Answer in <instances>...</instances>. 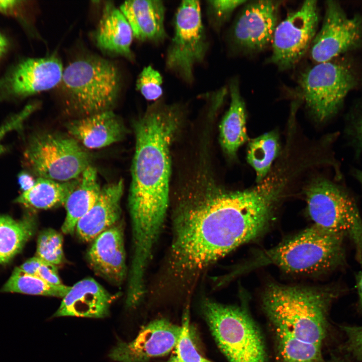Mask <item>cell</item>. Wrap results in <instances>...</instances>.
<instances>
[{
  "mask_svg": "<svg viewBox=\"0 0 362 362\" xmlns=\"http://www.w3.org/2000/svg\"><path fill=\"white\" fill-rule=\"evenodd\" d=\"M284 188L277 176L269 174L249 189H208L185 198L173 214L164 282L188 286L211 264L257 237L267 226Z\"/></svg>",
  "mask_w": 362,
  "mask_h": 362,
  "instance_id": "6da1fadb",
  "label": "cell"
},
{
  "mask_svg": "<svg viewBox=\"0 0 362 362\" xmlns=\"http://www.w3.org/2000/svg\"><path fill=\"white\" fill-rule=\"evenodd\" d=\"M183 115L178 105L157 102L134 123L136 144L129 208L132 256L151 259L169 203V148Z\"/></svg>",
  "mask_w": 362,
  "mask_h": 362,
  "instance_id": "7a4b0ae2",
  "label": "cell"
},
{
  "mask_svg": "<svg viewBox=\"0 0 362 362\" xmlns=\"http://www.w3.org/2000/svg\"><path fill=\"white\" fill-rule=\"evenodd\" d=\"M339 294L334 287L315 288L273 284L264 292L262 307L274 329L322 346L327 332L328 310Z\"/></svg>",
  "mask_w": 362,
  "mask_h": 362,
  "instance_id": "3957f363",
  "label": "cell"
},
{
  "mask_svg": "<svg viewBox=\"0 0 362 362\" xmlns=\"http://www.w3.org/2000/svg\"><path fill=\"white\" fill-rule=\"evenodd\" d=\"M345 237L313 224L259 253L239 270L273 264L291 274L326 273L342 265L345 261Z\"/></svg>",
  "mask_w": 362,
  "mask_h": 362,
  "instance_id": "277c9868",
  "label": "cell"
},
{
  "mask_svg": "<svg viewBox=\"0 0 362 362\" xmlns=\"http://www.w3.org/2000/svg\"><path fill=\"white\" fill-rule=\"evenodd\" d=\"M113 62L98 56L77 58L64 69L59 85L69 109L82 117L111 110L120 89Z\"/></svg>",
  "mask_w": 362,
  "mask_h": 362,
  "instance_id": "5b68a950",
  "label": "cell"
},
{
  "mask_svg": "<svg viewBox=\"0 0 362 362\" xmlns=\"http://www.w3.org/2000/svg\"><path fill=\"white\" fill-rule=\"evenodd\" d=\"M202 312L221 352L229 362H267L263 337L241 307L205 299Z\"/></svg>",
  "mask_w": 362,
  "mask_h": 362,
  "instance_id": "8992f818",
  "label": "cell"
},
{
  "mask_svg": "<svg viewBox=\"0 0 362 362\" xmlns=\"http://www.w3.org/2000/svg\"><path fill=\"white\" fill-rule=\"evenodd\" d=\"M358 81L354 66L342 59L317 63L302 71L298 79L302 99L319 122L338 111Z\"/></svg>",
  "mask_w": 362,
  "mask_h": 362,
  "instance_id": "52a82bcc",
  "label": "cell"
},
{
  "mask_svg": "<svg viewBox=\"0 0 362 362\" xmlns=\"http://www.w3.org/2000/svg\"><path fill=\"white\" fill-rule=\"evenodd\" d=\"M305 194L314 225L348 237L357 260L362 263V218L353 198L341 187L323 177L312 181Z\"/></svg>",
  "mask_w": 362,
  "mask_h": 362,
  "instance_id": "ba28073f",
  "label": "cell"
},
{
  "mask_svg": "<svg viewBox=\"0 0 362 362\" xmlns=\"http://www.w3.org/2000/svg\"><path fill=\"white\" fill-rule=\"evenodd\" d=\"M24 160L39 177L60 182L78 178L90 165L89 156L78 141L55 132L32 136L24 150Z\"/></svg>",
  "mask_w": 362,
  "mask_h": 362,
  "instance_id": "9c48e42d",
  "label": "cell"
},
{
  "mask_svg": "<svg viewBox=\"0 0 362 362\" xmlns=\"http://www.w3.org/2000/svg\"><path fill=\"white\" fill-rule=\"evenodd\" d=\"M174 32L167 49L166 67L184 81L192 83L195 65L202 62L208 49L200 2L183 1L174 18Z\"/></svg>",
  "mask_w": 362,
  "mask_h": 362,
  "instance_id": "30bf717a",
  "label": "cell"
},
{
  "mask_svg": "<svg viewBox=\"0 0 362 362\" xmlns=\"http://www.w3.org/2000/svg\"><path fill=\"white\" fill-rule=\"evenodd\" d=\"M319 18L316 1H304L298 10L290 13L275 29L269 62L281 70L296 65L312 44Z\"/></svg>",
  "mask_w": 362,
  "mask_h": 362,
  "instance_id": "8fae6325",
  "label": "cell"
},
{
  "mask_svg": "<svg viewBox=\"0 0 362 362\" xmlns=\"http://www.w3.org/2000/svg\"><path fill=\"white\" fill-rule=\"evenodd\" d=\"M362 46V16L347 15L336 1H327L322 26L311 45L316 63L329 61Z\"/></svg>",
  "mask_w": 362,
  "mask_h": 362,
  "instance_id": "7c38bea8",
  "label": "cell"
},
{
  "mask_svg": "<svg viewBox=\"0 0 362 362\" xmlns=\"http://www.w3.org/2000/svg\"><path fill=\"white\" fill-rule=\"evenodd\" d=\"M64 68L55 56L24 59L0 77V103L51 89L61 82Z\"/></svg>",
  "mask_w": 362,
  "mask_h": 362,
  "instance_id": "4fadbf2b",
  "label": "cell"
},
{
  "mask_svg": "<svg viewBox=\"0 0 362 362\" xmlns=\"http://www.w3.org/2000/svg\"><path fill=\"white\" fill-rule=\"evenodd\" d=\"M181 325L165 318L153 320L142 327L130 341H118L108 356L116 362H148L167 355L175 346Z\"/></svg>",
  "mask_w": 362,
  "mask_h": 362,
  "instance_id": "5bb4252c",
  "label": "cell"
},
{
  "mask_svg": "<svg viewBox=\"0 0 362 362\" xmlns=\"http://www.w3.org/2000/svg\"><path fill=\"white\" fill-rule=\"evenodd\" d=\"M281 4L277 1L246 3L231 30L234 46L245 52H256L272 44Z\"/></svg>",
  "mask_w": 362,
  "mask_h": 362,
  "instance_id": "9a60e30c",
  "label": "cell"
},
{
  "mask_svg": "<svg viewBox=\"0 0 362 362\" xmlns=\"http://www.w3.org/2000/svg\"><path fill=\"white\" fill-rule=\"evenodd\" d=\"M90 266L99 276L117 286L127 276L124 231L117 223L98 235L87 253Z\"/></svg>",
  "mask_w": 362,
  "mask_h": 362,
  "instance_id": "2e32d148",
  "label": "cell"
},
{
  "mask_svg": "<svg viewBox=\"0 0 362 362\" xmlns=\"http://www.w3.org/2000/svg\"><path fill=\"white\" fill-rule=\"evenodd\" d=\"M116 298L94 279H83L71 287L52 317L104 318Z\"/></svg>",
  "mask_w": 362,
  "mask_h": 362,
  "instance_id": "e0dca14e",
  "label": "cell"
},
{
  "mask_svg": "<svg viewBox=\"0 0 362 362\" xmlns=\"http://www.w3.org/2000/svg\"><path fill=\"white\" fill-rule=\"evenodd\" d=\"M122 179L105 185L91 209L78 221L75 231L80 239L93 241L103 232L117 224L121 215Z\"/></svg>",
  "mask_w": 362,
  "mask_h": 362,
  "instance_id": "ac0fdd59",
  "label": "cell"
},
{
  "mask_svg": "<svg viewBox=\"0 0 362 362\" xmlns=\"http://www.w3.org/2000/svg\"><path fill=\"white\" fill-rule=\"evenodd\" d=\"M65 126L70 136L91 149L105 147L120 141L126 133L123 122L111 110L81 117Z\"/></svg>",
  "mask_w": 362,
  "mask_h": 362,
  "instance_id": "d6986e66",
  "label": "cell"
},
{
  "mask_svg": "<svg viewBox=\"0 0 362 362\" xmlns=\"http://www.w3.org/2000/svg\"><path fill=\"white\" fill-rule=\"evenodd\" d=\"M119 9L138 40L158 43L166 38L165 7L161 1H127Z\"/></svg>",
  "mask_w": 362,
  "mask_h": 362,
  "instance_id": "ffe728a7",
  "label": "cell"
},
{
  "mask_svg": "<svg viewBox=\"0 0 362 362\" xmlns=\"http://www.w3.org/2000/svg\"><path fill=\"white\" fill-rule=\"evenodd\" d=\"M133 37L132 29L120 9L112 4H106L95 33L97 46L108 53L132 59Z\"/></svg>",
  "mask_w": 362,
  "mask_h": 362,
  "instance_id": "44dd1931",
  "label": "cell"
},
{
  "mask_svg": "<svg viewBox=\"0 0 362 362\" xmlns=\"http://www.w3.org/2000/svg\"><path fill=\"white\" fill-rule=\"evenodd\" d=\"M101 189L96 169L90 165L79 177L64 204L66 214L61 227L64 234L74 233L78 221L95 204Z\"/></svg>",
  "mask_w": 362,
  "mask_h": 362,
  "instance_id": "7402d4cb",
  "label": "cell"
},
{
  "mask_svg": "<svg viewBox=\"0 0 362 362\" xmlns=\"http://www.w3.org/2000/svg\"><path fill=\"white\" fill-rule=\"evenodd\" d=\"M229 90L231 102L220 124V139L224 152L234 157L239 148L247 141L248 136L245 106L237 79L230 81Z\"/></svg>",
  "mask_w": 362,
  "mask_h": 362,
  "instance_id": "603a6c76",
  "label": "cell"
},
{
  "mask_svg": "<svg viewBox=\"0 0 362 362\" xmlns=\"http://www.w3.org/2000/svg\"><path fill=\"white\" fill-rule=\"evenodd\" d=\"M79 177L66 182L39 177L33 187L23 192L15 202L37 209H48L64 205L77 186Z\"/></svg>",
  "mask_w": 362,
  "mask_h": 362,
  "instance_id": "cb8c5ba5",
  "label": "cell"
},
{
  "mask_svg": "<svg viewBox=\"0 0 362 362\" xmlns=\"http://www.w3.org/2000/svg\"><path fill=\"white\" fill-rule=\"evenodd\" d=\"M36 227L35 218L32 215L19 220L0 215V265L9 262L22 249Z\"/></svg>",
  "mask_w": 362,
  "mask_h": 362,
  "instance_id": "d4e9b609",
  "label": "cell"
},
{
  "mask_svg": "<svg viewBox=\"0 0 362 362\" xmlns=\"http://www.w3.org/2000/svg\"><path fill=\"white\" fill-rule=\"evenodd\" d=\"M280 151L278 134L272 131L251 140L247 150V160L256 173L257 184L269 174Z\"/></svg>",
  "mask_w": 362,
  "mask_h": 362,
  "instance_id": "484cf974",
  "label": "cell"
},
{
  "mask_svg": "<svg viewBox=\"0 0 362 362\" xmlns=\"http://www.w3.org/2000/svg\"><path fill=\"white\" fill-rule=\"evenodd\" d=\"M70 288L71 286L63 284L56 285L50 284L37 276L27 274L17 267L1 291L3 292L63 298Z\"/></svg>",
  "mask_w": 362,
  "mask_h": 362,
  "instance_id": "4316f807",
  "label": "cell"
},
{
  "mask_svg": "<svg viewBox=\"0 0 362 362\" xmlns=\"http://www.w3.org/2000/svg\"><path fill=\"white\" fill-rule=\"evenodd\" d=\"M278 362H324L322 346L300 340L274 329Z\"/></svg>",
  "mask_w": 362,
  "mask_h": 362,
  "instance_id": "83f0119b",
  "label": "cell"
},
{
  "mask_svg": "<svg viewBox=\"0 0 362 362\" xmlns=\"http://www.w3.org/2000/svg\"><path fill=\"white\" fill-rule=\"evenodd\" d=\"M189 314L188 306L183 313L180 336L167 362H214L198 349L192 336Z\"/></svg>",
  "mask_w": 362,
  "mask_h": 362,
  "instance_id": "f1b7e54d",
  "label": "cell"
},
{
  "mask_svg": "<svg viewBox=\"0 0 362 362\" xmlns=\"http://www.w3.org/2000/svg\"><path fill=\"white\" fill-rule=\"evenodd\" d=\"M35 256L56 266L61 264L64 260L62 235L53 229L43 230L38 236Z\"/></svg>",
  "mask_w": 362,
  "mask_h": 362,
  "instance_id": "f546056e",
  "label": "cell"
},
{
  "mask_svg": "<svg viewBox=\"0 0 362 362\" xmlns=\"http://www.w3.org/2000/svg\"><path fill=\"white\" fill-rule=\"evenodd\" d=\"M162 77L151 66L143 68L136 80V88L148 101L158 100L162 95Z\"/></svg>",
  "mask_w": 362,
  "mask_h": 362,
  "instance_id": "4dcf8cb0",
  "label": "cell"
},
{
  "mask_svg": "<svg viewBox=\"0 0 362 362\" xmlns=\"http://www.w3.org/2000/svg\"><path fill=\"white\" fill-rule=\"evenodd\" d=\"M244 0H209L207 13L212 26L217 30L225 23L233 12L241 5L247 3Z\"/></svg>",
  "mask_w": 362,
  "mask_h": 362,
  "instance_id": "1f68e13d",
  "label": "cell"
},
{
  "mask_svg": "<svg viewBox=\"0 0 362 362\" xmlns=\"http://www.w3.org/2000/svg\"><path fill=\"white\" fill-rule=\"evenodd\" d=\"M18 267L24 272L37 276L50 284L62 285L57 266L43 261L36 256L28 259Z\"/></svg>",
  "mask_w": 362,
  "mask_h": 362,
  "instance_id": "d6a6232c",
  "label": "cell"
},
{
  "mask_svg": "<svg viewBox=\"0 0 362 362\" xmlns=\"http://www.w3.org/2000/svg\"><path fill=\"white\" fill-rule=\"evenodd\" d=\"M37 103L26 105L20 112L8 119L0 127V155L5 153L7 148L2 143L4 136L9 132L22 129L25 121L38 108Z\"/></svg>",
  "mask_w": 362,
  "mask_h": 362,
  "instance_id": "836d02e7",
  "label": "cell"
},
{
  "mask_svg": "<svg viewBox=\"0 0 362 362\" xmlns=\"http://www.w3.org/2000/svg\"><path fill=\"white\" fill-rule=\"evenodd\" d=\"M346 336V348L357 359L362 360V325L342 326Z\"/></svg>",
  "mask_w": 362,
  "mask_h": 362,
  "instance_id": "e575fe53",
  "label": "cell"
},
{
  "mask_svg": "<svg viewBox=\"0 0 362 362\" xmlns=\"http://www.w3.org/2000/svg\"><path fill=\"white\" fill-rule=\"evenodd\" d=\"M20 1L0 0V13L5 14L16 15L22 6Z\"/></svg>",
  "mask_w": 362,
  "mask_h": 362,
  "instance_id": "d590c367",
  "label": "cell"
},
{
  "mask_svg": "<svg viewBox=\"0 0 362 362\" xmlns=\"http://www.w3.org/2000/svg\"><path fill=\"white\" fill-rule=\"evenodd\" d=\"M18 179L20 188L23 192L32 188L36 180L34 179L32 176L26 171L21 172L18 175Z\"/></svg>",
  "mask_w": 362,
  "mask_h": 362,
  "instance_id": "8d00e7d4",
  "label": "cell"
},
{
  "mask_svg": "<svg viewBox=\"0 0 362 362\" xmlns=\"http://www.w3.org/2000/svg\"><path fill=\"white\" fill-rule=\"evenodd\" d=\"M356 286L358 297V306L362 310V271L360 272L356 276Z\"/></svg>",
  "mask_w": 362,
  "mask_h": 362,
  "instance_id": "74e56055",
  "label": "cell"
},
{
  "mask_svg": "<svg viewBox=\"0 0 362 362\" xmlns=\"http://www.w3.org/2000/svg\"><path fill=\"white\" fill-rule=\"evenodd\" d=\"M9 45L7 38L0 32V59L7 51Z\"/></svg>",
  "mask_w": 362,
  "mask_h": 362,
  "instance_id": "f35d334b",
  "label": "cell"
},
{
  "mask_svg": "<svg viewBox=\"0 0 362 362\" xmlns=\"http://www.w3.org/2000/svg\"><path fill=\"white\" fill-rule=\"evenodd\" d=\"M355 128L357 136L362 141V113L360 115L356 122Z\"/></svg>",
  "mask_w": 362,
  "mask_h": 362,
  "instance_id": "ab89813d",
  "label": "cell"
},
{
  "mask_svg": "<svg viewBox=\"0 0 362 362\" xmlns=\"http://www.w3.org/2000/svg\"><path fill=\"white\" fill-rule=\"evenodd\" d=\"M355 176L362 185V170H357L355 172Z\"/></svg>",
  "mask_w": 362,
  "mask_h": 362,
  "instance_id": "60d3db41",
  "label": "cell"
}]
</instances>
